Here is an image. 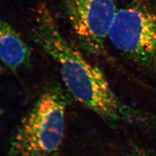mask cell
<instances>
[{
	"instance_id": "obj_1",
	"label": "cell",
	"mask_w": 156,
	"mask_h": 156,
	"mask_svg": "<svg viewBox=\"0 0 156 156\" xmlns=\"http://www.w3.org/2000/svg\"><path fill=\"white\" fill-rule=\"evenodd\" d=\"M33 37L57 63L65 85L72 96L106 122L139 125L148 121L147 116L124 103L99 68L66 41L45 5L37 9Z\"/></svg>"
},
{
	"instance_id": "obj_2",
	"label": "cell",
	"mask_w": 156,
	"mask_h": 156,
	"mask_svg": "<svg viewBox=\"0 0 156 156\" xmlns=\"http://www.w3.org/2000/svg\"><path fill=\"white\" fill-rule=\"evenodd\" d=\"M67 104L61 85L47 88L22 120L9 156H56L64 136Z\"/></svg>"
},
{
	"instance_id": "obj_3",
	"label": "cell",
	"mask_w": 156,
	"mask_h": 156,
	"mask_svg": "<svg viewBox=\"0 0 156 156\" xmlns=\"http://www.w3.org/2000/svg\"><path fill=\"white\" fill-rule=\"evenodd\" d=\"M108 38L116 50L146 72H156V7L135 1L117 11Z\"/></svg>"
},
{
	"instance_id": "obj_4",
	"label": "cell",
	"mask_w": 156,
	"mask_h": 156,
	"mask_svg": "<svg viewBox=\"0 0 156 156\" xmlns=\"http://www.w3.org/2000/svg\"><path fill=\"white\" fill-rule=\"evenodd\" d=\"M68 22L87 55L105 53V42L117 12L115 0H64Z\"/></svg>"
},
{
	"instance_id": "obj_5",
	"label": "cell",
	"mask_w": 156,
	"mask_h": 156,
	"mask_svg": "<svg viewBox=\"0 0 156 156\" xmlns=\"http://www.w3.org/2000/svg\"><path fill=\"white\" fill-rule=\"evenodd\" d=\"M29 46L9 24L0 17V61L14 72L30 62Z\"/></svg>"
},
{
	"instance_id": "obj_6",
	"label": "cell",
	"mask_w": 156,
	"mask_h": 156,
	"mask_svg": "<svg viewBox=\"0 0 156 156\" xmlns=\"http://www.w3.org/2000/svg\"><path fill=\"white\" fill-rule=\"evenodd\" d=\"M0 116H1V109H0Z\"/></svg>"
}]
</instances>
